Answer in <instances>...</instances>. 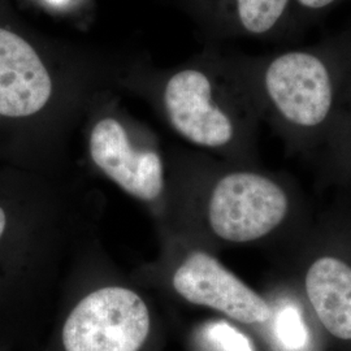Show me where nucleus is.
Masks as SVG:
<instances>
[{
  "label": "nucleus",
  "mask_w": 351,
  "mask_h": 351,
  "mask_svg": "<svg viewBox=\"0 0 351 351\" xmlns=\"http://www.w3.org/2000/svg\"><path fill=\"white\" fill-rule=\"evenodd\" d=\"M103 211L101 190L75 175L0 167V323L58 308Z\"/></svg>",
  "instance_id": "obj_1"
},
{
  "label": "nucleus",
  "mask_w": 351,
  "mask_h": 351,
  "mask_svg": "<svg viewBox=\"0 0 351 351\" xmlns=\"http://www.w3.org/2000/svg\"><path fill=\"white\" fill-rule=\"evenodd\" d=\"M168 165V207L158 233L215 251L275 241L294 226L298 204L294 190L282 176L259 164L176 150Z\"/></svg>",
  "instance_id": "obj_2"
},
{
  "label": "nucleus",
  "mask_w": 351,
  "mask_h": 351,
  "mask_svg": "<svg viewBox=\"0 0 351 351\" xmlns=\"http://www.w3.org/2000/svg\"><path fill=\"white\" fill-rule=\"evenodd\" d=\"M138 85L189 145L228 162L258 164L262 120L233 53L206 45L186 62L142 77Z\"/></svg>",
  "instance_id": "obj_3"
},
{
  "label": "nucleus",
  "mask_w": 351,
  "mask_h": 351,
  "mask_svg": "<svg viewBox=\"0 0 351 351\" xmlns=\"http://www.w3.org/2000/svg\"><path fill=\"white\" fill-rule=\"evenodd\" d=\"M261 116L291 152L324 143L351 77V24L311 46L233 53Z\"/></svg>",
  "instance_id": "obj_4"
},
{
  "label": "nucleus",
  "mask_w": 351,
  "mask_h": 351,
  "mask_svg": "<svg viewBox=\"0 0 351 351\" xmlns=\"http://www.w3.org/2000/svg\"><path fill=\"white\" fill-rule=\"evenodd\" d=\"M60 351H156L160 320L150 295L103 249L101 239L77 258L60 301Z\"/></svg>",
  "instance_id": "obj_5"
},
{
  "label": "nucleus",
  "mask_w": 351,
  "mask_h": 351,
  "mask_svg": "<svg viewBox=\"0 0 351 351\" xmlns=\"http://www.w3.org/2000/svg\"><path fill=\"white\" fill-rule=\"evenodd\" d=\"M159 239L158 259L133 274L143 287L206 308L254 333L268 323L272 314L268 295L251 288L215 251L169 233H159Z\"/></svg>",
  "instance_id": "obj_6"
},
{
  "label": "nucleus",
  "mask_w": 351,
  "mask_h": 351,
  "mask_svg": "<svg viewBox=\"0 0 351 351\" xmlns=\"http://www.w3.org/2000/svg\"><path fill=\"white\" fill-rule=\"evenodd\" d=\"M86 137L91 167L128 197L141 203L156 226L169 197V165L154 136L116 107H101Z\"/></svg>",
  "instance_id": "obj_7"
},
{
  "label": "nucleus",
  "mask_w": 351,
  "mask_h": 351,
  "mask_svg": "<svg viewBox=\"0 0 351 351\" xmlns=\"http://www.w3.org/2000/svg\"><path fill=\"white\" fill-rule=\"evenodd\" d=\"M206 39L216 45L229 39L263 42L300 36L294 0H178Z\"/></svg>",
  "instance_id": "obj_8"
},
{
  "label": "nucleus",
  "mask_w": 351,
  "mask_h": 351,
  "mask_svg": "<svg viewBox=\"0 0 351 351\" xmlns=\"http://www.w3.org/2000/svg\"><path fill=\"white\" fill-rule=\"evenodd\" d=\"M53 107V82L37 51L0 27V123L34 128Z\"/></svg>",
  "instance_id": "obj_9"
},
{
  "label": "nucleus",
  "mask_w": 351,
  "mask_h": 351,
  "mask_svg": "<svg viewBox=\"0 0 351 351\" xmlns=\"http://www.w3.org/2000/svg\"><path fill=\"white\" fill-rule=\"evenodd\" d=\"M297 290L324 339L351 351V261L333 250L302 256Z\"/></svg>",
  "instance_id": "obj_10"
},
{
  "label": "nucleus",
  "mask_w": 351,
  "mask_h": 351,
  "mask_svg": "<svg viewBox=\"0 0 351 351\" xmlns=\"http://www.w3.org/2000/svg\"><path fill=\"white\" fill-rule=\"evenodd\" d=\"M272 314L255 336L271 351H317L323 337L297 288L281 287L267 294Z\"/></svg>",
  "instance_id": "obj_11"
},
{
  "label": "nucleus",
  "mask_w": 351,
  "mask_h": 351,
  "mask_svg": "<svg viewBox=\"0 0 351 351\" xmlns=\"http://www.w3.org/2000/svg\"><path fill=\"white\" fill-rule=\"evenodd\" d=\"M188 346L189 351H261L252 330L216 315L190 329Z\"/></svg>",
  "instance_id": "obj_12"
},
{
  "label": "nucleus",
  "mask_w": 351,
  "mask_h": 351,
  "mask_svg": "<svg viewBox=\"0 0 351 351\" xmlns=\"http://www.w3.org/2000/svg\"><path fill=\"white\" fill-rule=\"evenodd\" d=\"M323 145L333 163L351 168V77Z\"/></svg>",
  "instance_id": "obj_13"
},
{
  "label": "nucleus",
  "mask_w": 351,
  "mask_h": 351,
  "mask_svg": "<svg viewBox=\"0 0 351 351\" xmlns=\"http://www.w3.org/2000/svg\"><path fill=\"white\" fill-rule=\"evenodd\" d=\"M343 0H294L295 23L300 34L319 23Z\"/></svg>",
  "instance_id": "obj_14"
},
{
  "label": "nucleus",
  "mask_w": 351,
  "mask_h": 351,
  "mask_svg": "<svg viewBox=\"0 0 351 351\" xmlns=\"http://www.w3.org/2000/svg\"><path fill=\"white\" fill-rule=\"evenodd\" d=\"M1 165H4V164L1 163V151H0V167H1Z\"/></svg>",
  "instance_id": "obj_15"
}]
</instances>
